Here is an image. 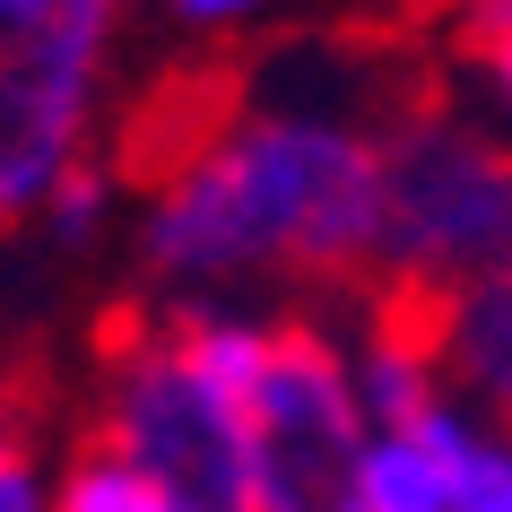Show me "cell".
<instances>
[{
	"mask_svg": "<svg viewBox=\"0 0 512 512\" xmlns=\"http://www.w3.org/2000/svg\"><path fill=\"white\" fill-rule=\"evenodd\" d=\"M382 287H469L486 270H512V148L452 113H400L382 122Z\"/></svg>",
	"mask_w": 512,
	"mask_h": 512,
	"instance_id": "277c9868",
	"label": "cell"
},
{
	"mask_svg": "<svg viewBox=\"0 0 512 512\" xmlns=\"http://www.w3.org/2000/svg\"><path fill=\"white\" fill-rule=\"evenodd\" d=\"M183 27H243V18H261L270 0H165Z\"/></svg>",
	"mask_w": 512,
	"mask_h": 512,
	"instance_id": "7c38bea8",
	"label": "cell"
},
{
	"mask_svg": "<svg viewBox=\"0 0 512 512\" xmlns=\"http://www.w3.org/2000/svg\"><path fill=\"white\" fill-rule=\"evenodd\" d=\"M469 44H478L486 79L504 87V105H512V0H469Z\"/></svg>",
	"mask_w": 512,
	"mask_h": 512,
	"instance_id": "8fae6325",
	"label": "cell"
},
{
	"mask_svg": "<svg viewBox=\"0 0 512 512\" xmlns=\"http://www.w3.org/2000/svg\"><path fill=\"white\" fill-rule=\"evenodd\" d=\"M374 417L356 400L348 339L313 313L278 322L270 374L252 400V495L261 512H365Z\"/></svg>",
	"mask_w": 512,
	"mask_h": 512,
	"instance_id": "5b68a950",
	"label": "cell"
},
{
	"mask_svg": "<svg viewBox=\"0 0 512 512\" xmlns=\"http://www.w3.org/2000/svg\"><path fill=\"white\" fill-rule=\"evenodd\" d=\"M53 478H61V460H44L35 408L0 374V512H53Z\"/></svg>",
	"mask_w": 512,
	"mask_h": 512,
	"instance_id": "9c48e42d",
	"label": "cell"
},
{
	"mask_svg": "<svg viewBox=\"0 0 512 512\" xmlns=\"http://www.w3.org/2000/svg\"><path fill=\"white\" fill-rule=\"evenodd\" d=\"M105 217H113V165L96 157V165H79V174L44 200V217H35V226H44L61 252H87V243L105 235Z\"/></svg>",
	"mask_w": 512,
	"mask_h": 512,
	"instance_id": "30bf717a",
	"label": "cell"
},
{
	"mask_svg": "<svg viewBox=\"0 0 512 512\" xmlns=\"http://www.w3.org/2000/svg\"><path fill=\"white\" fill-rule=\"evenodd\" d=\"M53 512H183V504H174V486H157L139 460H122L113 443L79 434V443L61 452Z\"/></svg>",
	"mask_w": 512,
	"mask_h": 512,
	"instance_id": "ba28073f",
	"label": "cell"
},
{
	"mask_svg": "<svg viewBox=\"0 0 512 512\" xmlns=\"http://www.w3.org/2000/svg\"><path fill=\"white\" fill-rule=\"evenodd\" d=\"M122 0H0V235L96 165Z\"/></svg>",
	"mask_w": 512,
	"mask_h": 512,
	"instance_id": "3957f363",
	"label": "cell"
},
{
	"mask_svg": "<svg viewBox=\"0 0 512 512\" xmlns=\"http://www.w3.org/2000/svg\"><path fill=\"white\" fill-rule=\"evenodd\" d=\"M87 434L113 443L122 460H139L157 486H174L183 512H261V495H252V417L191 365L174 304L105 322Z\"/></svg>",
	"mask_w": 512,
	"mask_h": 512,
	"instance_id": "7a4b0ae2",
	"label": "cell"
},
{
	"mask_svg": "<svg viewBox=\"0 0 512 512\" xmlns=\"http://www.w3.org/2000/svg\"><path fill=\"white\" fill-rule=\"evenodd\" d=\"M139 183V270L165 304H209L243 278H382V131L339 105L200 113L139 139Z\"/></svg>",
	"mask_w": 512,
	"mask_h": 512,
	"instance_id": "6da1fadb",
	"label": "cell"
},
{
	"mask_svg": "<svg viewBox=\"0 0 512 512\" xmlns=\"http://www.w3.org/2000/svg\"><path fill=\"white\" fill-rule=\"evenodd\" d=\"M434 452H443V478H452V512H512V434L486 426L478 408H460V391L417 417Z\"/></svg>",
	"mask_w": 512,
	"mask_h": 512,
	"instance_id": "52a82bcc",
	"label": "cell"
},
{
	"mask_svg": "<svg viewBox=\"0 0 512 512\" xmlns=\"http://www.w3.org/2000/svg\"><path fill=\"white\" fill-rule=\"evenodd\" d=\"M426 330H434V356H443V382L486 426L512 434V270H486L469 287L426 296Z\"/></svg>",
	"mask_w": 512,
	"mask_h": 512,
	"instance_id": "8992f818",
	"label": "cell"
}]
</instances>
